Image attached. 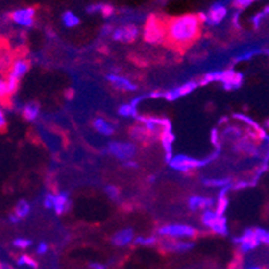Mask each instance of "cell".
<instances>
[{"mask_svg": "<svg viewBox=\"0 0 269 269\" xmlns=\"http://www.w3.org/2000/svg\"><path fill=\"white\" fill-rule=\"evenodd\" d=\"M202 21L196 14H185L166 21V41L175 49H185L199 37Z\"/></svg>", "mask_w": 269, "mask_h": 269, "instance_id": "1", "label": "cell"}, {"mask_svg": "<svg viewBox=\"0 0 269 269\" xmlns=\"http://www.w3.org/2000/svg\"><path fill=\"white\" fill-rule=\"evenodd\" d=\"M30 68H31V65H30V61L26 57H16V58H14L8 72L4 75L10 96L15 95L16 90L19 88L21 81L30 72Z\"/></svg>", "mask_w": 269, "mask_h": 269, "instance_id": "2", "label": "cell"}, {"mask_svg": "<svg viewBox=\"0 0 269 269\" xmlns=\"http://www.w3.org/2000/svg\"><path fill=\"white\" fill-rule=\"evenodd\" d=\"M213 160H214V156H207L205 159H196L193 158V156H189V155H185V153H178V155H174L171 158V160L169 162V166L174 171H178V172H182V174H187V172H191L194 170L211 163Z\"/></svg>", "mask_w": 269, "mask_h": 269, "instance_id": "3", "label": "cell"}, {"mask_svg": "<svg viewBox=\"0 0 269 269\" xmlns=\"http://www.w3.org/2000/svg\"><path fill=\"white\" fill-rule=\"evenodd\" d=\"M158 236L170 240H193L196 236V229L187 223H166L158 229Z\"/></svg>", "mask_w": 269, "mask_h": 269, "instance_id": "4", "label": "cell"}, {"mask_svg": "<svg viewBox=\"0 0 269 269\" xmlns=\"http://www.w3.org/2000/svg\"><path fill=\"white\" fill-rule=\"evenodd\" d=\"M144 41L151 45H159L166 41V21L159 16L151 15L144 24Z\"/></svg>", "mask_w": 269, "mask_h": 269, "instance_id": "5", "label": "cell"}, {"mask_svg": "<svg viewBox=\"0 0 269 269\" xmlns=\"http://www.w3.org/2000/svg\"><path fill=\"white\" fill-rule=\"evenodd\" d=\"M108 152L120 162H127L136 158L137 147L132 142H122V140H113L108 144Z\"/></svg>", "mask_w": 269, "mask_h": 269, "instance_id": "6", "label": "cell"}, {"mask_svg": "<svg viewBox=\"0 0 269 269\" xmlns=\"http://www.w3.org/2000/svg\"><path fill=\"white\" fill-rule=\"evenodd\" d=\"M136 120L152 137H160L162 133L171 129V124H170L169 120L162 119V117L139 116Z\"/></svg>", "mask_w": 269, "mask_h": 269, "instance_id": "7", "label": "cell"}, {"mask_svg": "<svg viewBox=\"0 0 269 269\" xmlns=\"http://www.w3.org/2000/svg\"><path fill=\"white\" fill-rule=\"evenodd\" d=\"M227 15V7L223 3H214L211 5L207 12H201L199 18H201L202 23H205L207 26H218L221 24V22Z\"/></svg>", "mask_w": 269, "mask_h": 269, "instance_id": "8", "label": "cell"}, {"mask_svg": "<svg viewBox=\"0 0 269 269\" xmlns=\"http://www.w3.org/2000/svg\"><path fill=\"white\" fill-rule=\"evenodd\" d=\"M35 15H37V11L34 7H22V8L12 11L10 18L16 26L23 27V28H31L35 23Z\"/></svg>", "mask_w": 269, "mask_h": 269, "instance_id": "9", "label": "cell"}, {"mask_svg": "<svg viewBox=\"0 0 269 269\" xmlns=\"http://www.w3.org/2000/svg\"><path fill=\"white\" fill-rule=\"evenodd\" d=\"M196 246V244L191 240H170V238H163V241L160 243V249L167 253H176L183 254L193 250Z\"/></svg>", "mask_w": 269, "mask_h": 269, "instance_id": "10", "label": "cell"}, {"mask_svg": "<svg viewBox=\"0 0 269 269\" xmlns=\"http://www.w3.org/2000/svg\"><path fill=\"white\" fill-rule=\"evenodd\" d=\"M139 27L136 24H124V26L116 27L112 30L111 35L115 42L120 43H132L135 42L139 37Z\"/></svg>", "mask_w": 269, "mask_h": 269, "instance_id": "11", "label": "cell"}, {"mask_svg": "<svg viewBox=\"0 0 269 269\" xmlns=\"http://www.w3.org/2000/svg\"><path fill=\"white\" fill-rule=\"evenodd\" d=\"M105 79L109 84L119 92H124V93H133L137 90V85L124 75L116 73H109L105 75Z\"/></svg>", "mask_w": 269, "mask_h": 269, "instance_id": "12", "label": "cell"}, {"mask_svg": "<svg viewBox=\"0 0 269 269\" xmlns=\"http://www.w3.org/2000/svg\"><path fill=\"white\" fill-rule=\"evenodd\" d=\"M198 86H201L199 79H198V81H189V82H186V84L179 85V86H176V88H172V89L164 92L163 97L166 100L175 101L178 100V98H180V97H185V96L193 93Z\"/></svg>", "mask_w": 269, "mask_h": 269, "instance_id": "13", "label": "cell"}, {"mask_svg": "<svg viewBox=\"0 0 269 269\" xmlns=\"http://www.w3.org/2000/svg\"><path fill=\"white\" fill-rule=\"evenodd\" d=\"M234 243L238 246V250H240V253L246 254L249 252H252L254 249L257 248L260 245L259 240H257V236H256V232L253 230H246V232L244 233L243 236L240 238H236L234 240Z\"/></svg>", "mask_w": 269, "mask_h": 269, "instance_id": "14", "label": "cell"}, {"mask_svg": "<svg viewBox=\"0 0 269 269\" xmlns=\"http://www.w3.org/2000/svg\"><path fill=\"white\" fill-rule=\"evenodd\" d=\"M135 238H136V234L132 227H122L116 233H113L111 243L117 248H125L128 245L135 243Z\"/></svg>", "mask_w": 269, "mask_h": 269, "instance_id": "15", "label": "cell"}, {"mask_svg": "<svg viewBox=\"0 0 269 269\" xmlns=\"http://www.w3.org/2000/svg\"><path fill=\"white\" fill-rule=\"evenodd\" d=\"M216 205V201L210 198V196H199V194H194V196H189L187 199V207L190 209V211H198V210H206V209H213Z\"/></svg>", "mask_w": 269, "mask_h": 269, "instance_id": "16", "label": "cell"}, {"mask_svg": "<svg viewBox=\"0 0 269 269\" xmlns=\"http://www.w3.org/2000/svg\"><path fill=\"white\" fill-rule=\"evenodd\" d=\"M243 74L237 73L234 70H223L221 74V81L223 88L226 90L238 89L243 85Z\"/></svg>", "mask_w": 269, "mask_h": 269, "instance_id": "17", "label": "cell"}, {"mask_svg": "<svg viewBox=\"0 0 269 269\" xmlns=\"http://www.w3.org/2000/svg\"><path fill=\"white\" fill-rule=\"evenodd\" d=\"M92 127H93V129H95L96 132L100 133V135H102V136L105 137H111L115 135V132H116V128H115V125L112 124L109 120H106L105 117H96L95 120H93V122H92Z\"/></svg>", "mask_w": 269, "mask_h": 269, "instance_id": "18", "label": "cell"}, {"mask_svg": "<svg viewBox=\"0 0 269 269\" xmlns=\"http://www.w3.org/2000/svg\"><path fill=\"white\" fill-rule=\"evenodd\" d=\"M70 207V196L68 191H59L55 194V201H54V213L57 216L65 214Z\"/></svg>", "mask_w": 269, "mask_h": 269, "instance_id": "19", "label": "cell"}, {"mask_svg": "<svg viewBox=\"0 0 269 269\" xmlns=\"http://www.w3.org/2000/svg\"><path fill=\"white\" fill-rule=\"evenodd\" d=\"M159 140H160V144H162V147L164 149V155H166V162L169 163L171 158L174 156V153H172V146H174L175 142V136L174 133H172V129H170V131H166L160 135L159 137Z\"/></svg>", "mask_w": 269, "mask_h": 269, "instance_id": "20", "label": "cell"}, {"mask_svg": "<svg viewBox=\"0 0 269 269\" xmlns=\"http://www.w3.org/2000/svg\"><path fill=\"white\" fill-rule=\"evenodd\" d=\"M223 216L221 213H218V211L213 207V209H206L201 213V225L206 229H209L211 230L213 226L216 225L217 222L220 221V218Z\"/></svg>", "mask_w": 269, "mask_h": 269, "instance_id": "21", "label": "cell"}, {"mask_svg": "<svg viewBox=\"0 0 269 269\" xmlns=\"http://www.w3.org/2000/svg\"><path fill=\"white\" fill-rule=\"evenodd\" d=\"M22 117L27 120V122H35L38 117L41 116V105L38 102H27L22 106L21 109Z\"/></svg>", "mask_w": 269, "mask_h": 269, "instance_id": "22", "label": "cell"}, {"mask_svg": "<svg viewBox=\"0 0 269 269\" xmlns=\"http://www.w3.org/2000/svg\"><path fill=\"white\" fill-rule=\"evenodd\" d=\"M12 61L14 58L11 55L10 50L5 46H0V74H5L8 72Z\"/></svg>", "mask_w": 269, "mask_h": 269, "instance_id": "23", "label": "cell"}, {"mask_svg": "<svg viewBox=\"0 0 269 269\" xmlns=\"http://www.w3.org/2000/svg\"><path fill=\"white\" fill-rule=\"evenodd\" d=\"M31 203L26 199H21L16 202L15 207H14V213L19 217L21 220H26L27 217L31 214Z\"/></svg>", "mask_w": 269, "mask_h": 269, "instance_id": "24", "label": "cell"}, {"mask_svg": "<svg viewBox=\"0 0 269 269\" xmlns=\"http://www.w3.org/2000/svg\"><path fill=\"white\" fill-rule=\"evenodd\" d=\"M61 21H62V24L66 28H75L81 23L79 16L77 14H74L73 11H65L62 16H61Z\"/></svg>", "mask_w": 269, "mask_h": 269, "instance_id": "25", "label": "cell"}, {"mask_svg": "<svg viewBox=\"0 0 269 269\" xmlns=\"http://www.w3.org/2000/svg\"><path fill=\"white\" fill-rule=\"evenodd\" d=\"M119 116L125 117V119H137L139 117V111H137V106H135L131 102L128 104H122L117 109Z\"/></svg>", "mask_w": 269, "mask_h": 269, "instance_id": "26", "label": "cell"}, {"mask_svg": "<svg viewBox=\"0 0 269 269\" xmlns=\"http://www.w3.org/2000/svg\"><path fill=\"white\" fill-rule=\"evenodd\" d=\"M129 135H131V137L132 139H135V140H137V142H148L149 139H152V136L149 135V133L144 129V128L137 122L136 125H133L132 128H131V131H129Z\"/></svg>", "mask_w": 269, "mask_h": 269, "instance_id": "27", "label": "cell"}, {"mask_svg": "<svg viewBox=\"0 0 269 269\" xmlns=\"http://www.w3.org/2000/svg\"><path fill=\"white\" fill-rule=\"evenodd\" d=\"M15 264L16 267H19V268H31V269H38V264L35 260L32 259L31 256H28V254H19L18 257L15 259Z\"/></svg>", "mask_w": 269, "mask_h": 269, "instance_id": "28", "label": "cell"}, {"mask_svg": "<svg viewBox=\"0 0 269 269\" xmlns=\"http://www.w3.org/2000/svg\"><path fill=\"white\" fill-rule=\"evenodd\" d=\"M203 185L223 189V187H227L230 185V179H227V178H210V179L203 180Z\"/></svg>", "mask_w": 269, "mask_h": 269, "instance_id": "29", "label": "cell"}, {"mask_svg": "<svg viewBox=\"0 0 269 269\" xmlns=\"http://www.w3.org/2000/svg\"><path fill=\"white\" fill-rule=\"evenodd\" d=\"M159 238L156 236H146V237H136L135 238V244L140 245V246H155L158 245Z\"/></svg>", "mask_w": 269, "mask_h": 269, "instance_id": "30", "label": "cell"}, {"mask_svg": "<svg viewBox=\"0 0 269 269\" xmlns=\"http://www.w3.org/2000/svg\"><path fill=\"white\" fill-rule=\"evenodd\" d=\"M210 232H213L214 234H218V236H226L227 234L226 218L222 216L221 218H220V221L217 222L216 225L213 226V229H211Z\"/></svg>", "mask_w": 269, "mask_h": 269, "instance_id": "31", "label": "cell"}, {"mask_svg": "<svg viewBox=\"0 0 269 269\" xmlns=\"http://www.w3.org/2000/svg\"><path fill=\"white\" fill-rule=\"evenodd\" d=\"M12 245H14L16 249H21V250H26V249L31 248L32 241L30 240V238L16 237V238H14V241H12Z\"/></svg>", "mask_w": 269, "mask_h": 269, "instance_id": "32", "label": "cell"}, {"mask_svg": "<svg viewBox=\"0 0 269 269\" xmlns=\"http://www.w3.org/2000/svg\"><path fill=\"white\" fill-rule=\"evenodd\" d=\"M104 191H105L106 196H108L111 201H119V199H120V190L117 189L116 186H113V185L105 186Z\"/></svg>", "mask_w": 269, "mask_h": 269, "instance_id": "33", "label": "cell"}, {"mask_svg": "<svg viewBox=\"0 0 269 269\" xmlns=\"http://www.w3.org/2000/svg\"><path fill=\"white\" fill-rule=\"evenodd\" d=\"M8 119H7V112L4 108V101L0 100V132H3L7 129Z\"/></svg>", "mask_w": 269, "mask_h": 269, "instance_id": "34", "label": "cell"}, {"mask_svg": "<svg viewBox=\"0 0 269 269\" xmlns=\"http://www.w3.org/2000/svg\"><path fill=\"white\" fill-rule=\"evenodd\" d=\"M54 201H55V194L53 193H46L43 196V207L48 209V210H53L54 209Z\"/></svg>", "mask_w": 269, "mask_h": 269, "instance_id": "35", "label": "cell"}, {"mask_svg": "<svg viewBox=\"0 0 269 269\" xmlns=\"http://www.w3.org/2000/svg\"><path fill=\"white\" fill-rule=\"evenodd\" d=\"M10 97V92L7 88V82H5L4 77L0 75V100H7Z\"/></svg>", "mask_w": 269, "mask_h": 269, "instance_id": "36", "label": "cell"}, {"mask_svg": "<svg viewBox=\"0 0 269 269\" xmlns=\"http://www.w3.org/2000/svg\"><path fill=\"white\" fill-rule=\"evenodd\" d=\"M49 252V244L42 241V243H39L37 245V248H35V253L38 256H45V254Z\"/></svg>", "mask_w": 269, "mask_h": 269, "instance_id": "37", "label": "cell"}, {"mask_svg": "<svg viewBox=\"0 0 269 269\" xmlns=\"http://www.w3.org/2000/svg\"><path fill=\"white\" fill-rule=\"evenodd\" d=\"M254 0H233V4L236 5L237 8H246L253 3Z\"/></svg>", "mask_w": 269, "mask_h": 269, "instance_id": "38", "label": "cell"}, {"mask_svg": "<svg viewBox=\"0 0 269 269\" xmlns=\"http://www.w3.org/2000/svg\"><path fill=\"white\" fill-rule=\"evenodd\" d=\"M7 221H8V223H11V225H18V223H21L22 220L12 211V213H10V214L7 216Z\"/></svg>", "mask_w": 269, "mask_h": 269, "instance_id": "39", "label": "cell"}, {"mask_svg": "<svg viewBox=\"0 0 269 269\" xmlns=\"http://www.w3.org/2000/svg\"><path fill=\"white\" fill-rule=\"evenodd\" d=\"M113 11H115V8H113L111 4H104L102 5V11H101V14L105 16V18H109L111 15H113Z\"/></svg>", "mask_w": 269, "mask_h": 269, "instance_id": "40", "label": "cell"}, {"mask_svg": "<svg viewBox=\"0 0 269 269\" xmlns=\"http://www.w3.org/2000/svg\"><path fill=\"white\" fill-rule=\"evenodd\" d=\"M218 139H221V136L218 135V131H217V129H213V131H211V143H213V146L220 147V142H218Z\"/></svg>", "mask_w": 269, "mask_h": 269, "instance_id": "41", "label": "cell"}, {"mask_svg": "<svg viewBox=\"0 0 269 269\" xmlns=\"http://www.w3.org/2000/svg\"><path fill=\"white\" fill-rule=\"evenodd\" d=\"M90 269H106V265L102 264V263H98V261H92L89 263Z\"/></svg>", "mask_w": 269, "mask_h": 269, "instance_id": "42", "label": "cell"}, {"mask_svg": "<svg viewBox=\"0 0 269 269\" xmlns=\"http://www.w3.org/2000/svg\"><path fill=\"white\" fill-rule=\"evenodd\" d=\"M122 166H124L125 169H136V167H139V164H137V162H135V159L124 162V163H122Z\"/></svg>", "mask_w": 269, "mask_h": 269, "instance_id": "43", "label": "cell"}, {"mask_svg": "<svg viewBox=\"0 0 269 269\" xmlns=\"http://www.w3.org/2000/svg\"><path fill=\"white\" fill-rule=\"evenodd\" d=\"M0 269H15L8 263H4V261H0Z\"/></svg>", "mask_w": 269, "mask_h": 269, "instance_id": "44", "label": "cell"}]
</instances>
